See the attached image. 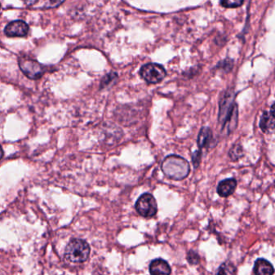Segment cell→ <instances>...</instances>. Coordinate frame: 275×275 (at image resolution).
Returning a JSON list of instances; mask_svg holds the SVG:
<instances>
[{"label":"cell","mask_w":275,"mask_h":275,"mask_svg":"<svg viewBox=\"0 0 275 275\" xmlns=\"http://www.w3.org/2000/svg\"><path fill=\"white\" fill-rule=\"evenodd\" d=\"M238 109L235 103V92L228 90L220 100L219 122L222 125V132L229 134L238 126Z\"/></svg>","instance_id":"cell-1"},{"label":"cell","mask_w":275,"mask_h":275,"mask_svg":"<svg viewBox=\"0 0 275 275\" xmlns=\"http://www.w3.org/2000/svg\"><path fill=\"white\" fill-rule=\"evenodd\" d=\"M162 170L166 176L180 181L188 176L190 164L186 159L178 155H169L163 161Z\"/></svg>","instance_id":"cell-2"},{"label":"cell","mask_w":275,"mask_h":275,"mask_svg":"<svg viewBox=\"0 0 275 275\" xmlns=\"http://www.w3.org/2000/svg\"><path fill=\"white\" fill-rule=\"evenodd\" d=\"M90 246L85 241L73 239L69 242L65 248V259L73 263H80L87 261L89 257Z\"/></svg>","instance_id":"cell-3"},{"label":"cell","mask_w":275,"mask_h":275,"mask_svg":"<svg viewBox=\"0 0 275 275\" xmlns=\"http://www.w3.org/2000/svg\"><path fill=\"white\" fill-rule=\"evenodd\" d=\"M140 75L148 84H156L164 80L167 75V71L163 65L156 63H148L141 68Z\"/></svg>","instance_id":"cell-4"},{"label":"cell","mask_w":275,"mask_h":275,"mask_svg":"<svg viewBox=\"0 0 275 275\" xmlns=\"http://www.w3.org/2000/svg\"><path fill=\"white\" fill-rule=\"evenodd\" d=\"M136 210L143 217L150 218L154 216L158 212V204L154 197L151 194L145 193L137 200Z\"/></svg>","instance_id":"cell-5"},{"label":"cell","mask_w":275,"mask_h":275,"mask_svg":"<svg viewBox=\"0 0 275 275\" xmlns=\"http://www.w3.org/2000/svg\"><path fill=\"white\" fill-rule=\"evenodd\" d=\"M19 65L22 72L27 77L32 80H37L45 73L43 65L38 63L35 60L28 58H21L19 59Z\"/></svg>","instance_id":"cell-6"},{"label":"cell","mask_w":275,"mask_h":275,"mask_svg":"<svg viewBox=\"0 0 275 275\" xmlns=\"http://www.w3.org/2000/svg\"><path fill=\"white\" fill-rule=\"evenodd\" d=\"M28 29L29 28L25 22L23 20H16L11 22L6 26L4 32L9 37H22L28 34Z\"/></svg>","instance_id":"cell-7"},{"label":"cell","mask_w":275,"mask_h":275,"mask_svg":"<svg viewBox=\"0 0 275 275\" xmlns=\"http://www.w3.org/2000/svg\"><path fill=\"white\" fill-rule=\"evenodd\" d=\"M260 128L264 133H271L274 129V104L269 111H265L260 120Z\"/></svg>","instance_id":"cell-8"},{"label":"cell","mask_w":275,"mask_h":275,"mask_svg":"<svg viewBox=\"0 0 275 275\" xmlns=\"http://www.w3.org/2000/svg\"><path fill=\"white\" fill-rule=\"evenodd\" d=\"M149 273L151 275H170L171 268L167 261L158 258L151 261Z\"/></svg>","instance_id":"cell-9"},{"label":"cell","mask_w":275,"mask_h":275,"mask_svg":"<svg viewBox=\"0 0 275 275\" xmlns=\"http://www.w3.org/2000/svg\"><path fill=\"white\" fill-rule=\"evenodd\" d=\"M238 186L235 178H227L221 181L217 186V193L220 197H228L233 194Z\"/></svg>","instance_id":"cell-10"},{"label":"cell","mask_w":275,"mask_h":275,"mask_svg":"<svg viewBox=\"0 0 275 275\" xmlns=\"http://www.w3.org/2000/svg\"><path fill=\"white\" fill-rule=\"evenodd\" d=\"M254 272L255 275H273L274 269L267 260L259 258L254 263Z\"/></svg>","instance_id":"cell-11"},{"label":"cell","mask_w":275,"mask_h":275,"mask_svg":"<svg viewBox=\"0 0 275 275\" xmlns=\"http://www.w3.org/2000/svg\"><path fill=\"white\" fill-rule=\"evenodd\" d=\"M212 141H213V134H212V129L208 127L202 128L197 138V142L200 148H209Z\"/></svg>","instance_id":"cell-12"},{"label":"cell","mask_w":275,"mask_h":275,"mask_svg":"<svg viewBox=\"0 0 275 275\" xmlns=\"http://www.w3.org/2000/svg\"><path fill=\"white\" fill-rule=\"evenodd\" d=\"M235 265L229 261H226L219 267L216 275H235Z\"/></svg>","instance_id":"cell-13"},{"label":"cell","mask_w":275,"mask_h":275,"mask_svg":"<svg viewBox=\"0 0 275 275\" xmlns=\"http://www.w3.org/2000/svg\"><path fill=\"white\" fill-rule=\"evenodd\" d=\"M228 155H229L230 159L233 161V162L239 160V159L244 155L243 148H242V147L241 146V145H234V146L232 147V148L230 149Z\"/></svg>","instance_id":"cell-14"},{"label":"cell","mask_w":275,"mask_h":275,"mask_svg":"<svg viewBox=\"0 0 275 275\" xmlns=\"http://www.w3.org/2000/svg\"><path fill=\"white\" fill-rule=\"evenodd\" d=\"M220 4L221 6L226 8H235L242 6V4H244V1H242V0H235V1L223 0V1H220Z\"/></svg>","instance_id":"cell-15"},{"label":"cell","mask_w":275,"mask_h":275,"mask_svg":"<svg viewBox=\"0 0 275 275\" xmlns=\"http://www.w3.org/2000/svg\"><path fill=\"white\" fill-rule=\"evenodd\" d=\"M187 261L190 265H197L200 262V256L194 250H190L187 254Z\"/></svg>","instance_id":"cell-16"},{"label":"cell","mask_w":275,"mask_h":275,"mask_svg":"<svg viewBox=\"0 0 275 275\" xmlns=\"http://www.w3.org/2000/svg\"><path fill=\"white\" fill-rule=\"evenodd\" d=\"M191 159L194 168H197L200 166V162H201V152L200 150L195 151L192 154Z\"/></svg>","instance_id":"cell-17"},{"label":"cell","mask_w":275,"mask_h":275,"mask_svg":"<svg viewBox=\"0 0 275 275\" xmlns=\"http://www.w3.org/2000/svg\"><path fill=\"white\" fill-rule=\"evenodd\" d=\"M117 74L115 73H109L108 75L105 76L102 82V86L103 87H106V86L109 85V84L111 83V81L116 78Z\"/></svg>","instance_id":"cell-18"},{"label":"cell","mask_w":275,"mask_h":275,"mask_svg":"<svg viewBox=\"0 0 275 275\" xmlns=\"http://www.w3.org/2000/svg\"><path fill=\"white\" fill-rule=\"evenodd\" d=\"M4 156V150H3L2 147L0 145V159H2Z\"/></svg>","instance_id":"cell-19"},{"label":"cell","mask_w":275,"mask_h":275,"mask_svg":"<svg viewBox=\"0 0 275 275\" xmlns=\"http://www.w3.org/2000/svg\"><path fill=\"white\" fill-rule=\"evenodd\" d=\"M0 8H1V6H0Z\"/></svg>","instance_id":"cell-20"}]
</instances>
